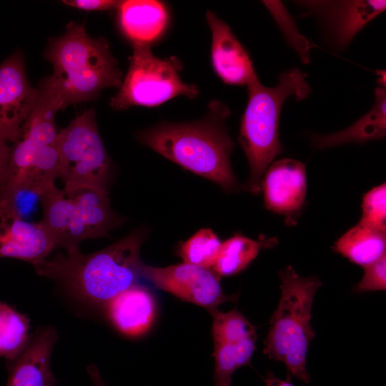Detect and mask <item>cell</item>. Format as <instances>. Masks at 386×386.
Instances as JSON below:
<instances>
[{
    "label": "cell",
    "mask_w": 386,
    "mask_h": 386,
    "mask_svg": "<svg viewBox=\"0 0 386 386\" xmlns=\"http://www.w3.org/2000/svg\"><path fill=\"white\" fill-rule=\"evenodd\" d=\"M228 107L212 101L204 117L182 123L161 122L137 133V139L165 158L206 178L224 192L241 187L232 168L234 144L225 124Z\"/></svg>",
    "instance_id": "cell-1"
},
{
    "label": "cell",
    "mask_w": 386,
    "mask_h": 386,
    "mask_svg": "<svg viewBox=\"0 0 386 386\" xmlns=\"http://www.w3.org/2000/svg\"><path fill=\"white\" fill-rule=\"evenodd\" d=\"M146 237L144 229H136L101 250L84 254L78 247H70L34 267L81 301L105 307L138 284L143 264L140 250Z\"/></svg>",
    "instance_id": "cell-2"
},
{
    "label": "cell",
    "mask_w": 386,
    "mask_h": 386,
    "mask_svg": "<svg viewBox=\"0 0 386 386\" xmlns=\"http://www.w3.org/2000/svg\"><path fill=\"white\" fill-rule=\"evenodd\" d=\"M44 57L53 66L49 76L64 109L122 84V73L108 42L89 36L82 24L70 21L63 34L50 39Z\"/></svg>",
    "instance_id": "cell-3"
},
{
    "label": "cell",
    "mask_w": 386,
    "mask_h": 386,
    "mask_svg": "<svg viewBox=\"0 0 386 386\" xmlns=\"http://www.w3.org/2000/svg\"><path fill=\"white\" fill-rule=\"evenodd\" d=\"M31 114L22 127L20 139L11 148L6 184L0 197L11 201L21 191L39 197L55 186L60 159L56 144L55 115L62 103L51 84L42 79Z\"/></svg>",
    "instance_id": "cell-4"
},
{
    "label": "cell",
    "mask_w": 386,
    "mask_h": 386,
    "mask_svg": "<svg viewBox=\"0 0 386 386\" xmlns=\"http://www.w3.org/2000/svg\"><path fill=\"white\" fill-rule=\"evenodd\" d=\"M307 74L298 68L282 72L275 86H264L259 79L247 86L248 102L239 134L250 173L244 185L253 194L261 192L262 177L274 159L282 152L279 124L284 103L290 96L307 98L311 88Z\"/></svg>",
    "instance_id": "cell-5"
},
{
    "label": "cell",
    "mask_w": 386,
    "mask_h": 386,
    "mask_svg": "<svg viewBox=\"0 0 386 386\" xmlns=\"http://www.w3.org/2000/svg\"><path fill=\"white\" fill-rule=\"evenodd\" d=\"M281 295L269 320L263 353L283 362L289 375L310 382L307 354L315 333L310 324L316 291L322 286L317 276L302 277L290 265L279 273Z\"/></svg>",
    "instance_id": "cell-6"
},
{
    "label": "cell",
    "mask_w": 386,
    "mask_h": 386,
    "mask_svg": "<svg viewBox=\"0 0 386 386\" xmlns=\"http://www.w3.org/2000/svg\"><path fill=\"white\" fill-rule=\"evenodd\" d=\"M43 217L39 222L56 249L78 247L87 239L106 237L124 218L111 207L108 194L89 189H59L56 185L40 197Z\"/></svg>",
    "instance_id": "cell-7"
},
{
    "label": "cell",
    "mask_w": 386,
    "mask_h": 386,
    "mask_svg": "<svg viewBox=\"0 0 386 386\" xmlns=\"http://www.w3.org/2000/svg\"><path fill=\"white\" fill-rule=\"evenodd\" d=\"M132 49L127 73L118 92L110 99L113 109L154 107L178 96H197L198 87L182 80V63L177 57H157L147 44L134 43Z\"/></svg>",
    "instance_id": "cell-8"
},
{
    "label": "cell",
    "mask_w": 386,
    "mask_h": 386,
    "mask_svg": "<svg viewBox=\"0 0 386 386\" xmlns=\"http://www.w3.org/2000/svg\"><path fill=\"white\" fill-rule=\"evenodd\" d=\"M59 177L68 190L89 189L108 194L112 162L99 135L94 108L58 132Z\"/></svg>",
    "instance_id": "cell-9"
},
{
    "label": "cell",
    "mask_w": 386,
    "mask_h": 386,
    "mask_svg": "<svg viewBox=\"0 0 386 386\" xmlns=\"http://www.w3.org/2000/svg\"><path fill=\"white\" fill-rule=\"evenodd\" d=\"M141 277L181 300L205 308L211 315L219 310L221 304L234 302L238 297L224 293L214 271L185 262L164 267L143 263Z\"/></svg>",
    "instance_id": "cell-10"
},
{
    "label": "cell",
    "mask_w": 386,
    "mask_h": 386,
    "mask_svg": "<svg viewBox=\"0 0 386 386\" xmlns=\"http://www.w3.org/2000/svg\"><path fill=\"white\" fill-rule=\"evenodd\" d=\"M297 4L304 14L317 17L326 40L337 49L346 48L386 8L385 0L298 1Z\"/></svg>",
    "instance_id": "cell-11"
},
{
    "label": "cell",
    "mask_w": 386,
    "mask_h": 386,
    "mask_svg": "<svg viewBox=\"0 0 386 386\" xmlns=\"http://www.w3.org/2000/svg\"><path fill=\"white\" fill-rule=\"evenodd\" d=\"M38 89L26 77L24 56L16 51L0 64V137L17 142L35 107Z\"/></svg>",
    "instance_id": "cell-12"
},
{
    "label": "cell",
    "mask_w": 386,
    "mask_h": 386,
    "mask_svg": "<svg viewBox=\"0 0 386 386\" xmlns=\"http://www.w3.org/2000/svg\"><path fill=\"white\" fill-rule=\"evenodd\" d=\"M266 208L284 217L287 225L297 224L307 193L304 163L286 158L268 167L261 182Z\"/></svg>",
    "instance_id": "cell-13"
},
{
    "label": "cell",
    "mask_w": 386,
    "mask_h": 386,
    "mask_svg": "<svg viewBox=\"0 0 386 386\" xmlns=\"http://www.w3.org/2000/svg\"><path fill=\"white\" fill-rule=\"evenodd\" d=\"M56 249L40 222L24 220L13 202L0 197V257L19 259L35 267Z\"/></svg>",
    "instance_id": "cell-14"
},
{
    "label": "cell",
    "mask_w": 386,
    "mask_h": 386,
    "mask_svg": "<svg viewBox=\"0 0 386 386\" xmlns=\"http://www.w3.org/2000/svg\"><path fill=\"white\" fill-rule=\"evenodd\" d=\"M212 33L211 63L225 84L247 86L259 79L252 61L230 27L212 11L206 13Z\"/></svg>",
    "instance_id": "cell-15"
},
{
    "label": "cell",
    "mask_w": 386,
    "mask_h": 386,
    "mask_svg": "<svg viewBox=\"0 0 386 386\" xmlns=\"http://www.w3.org/2000/svg\"><path fill=\"white\" fill-rule=\"evenodd\" d=\"M57 338L53 327L36 331L18 357L10 361L6 386H55L51 359Z\"/></svg>",
    "instance_id": "cell-16"
},
{
    "label": "cell",
    "mask_w": 386,
    "mask_h": 386,
    "mask_svg": "<svg viewBox=\"0 0 386 386\" xmlns=\"http://www.w3.org/2000/svg\"><path fill=\"white\" fill-rule=\"evenodd\" d=\"M104 307L112 325L129 337L139 336L149 330L156 310L152 294L139 284L119 294Z\"/></svg>",
    "instance_id": "cell-17"
},
{
    "label": "cell",
    "mask_w": 386,
    "mask_h": 386,
    "mask_svg": "<svg viewBox=\"0 0 386 386\" xmlns=\"http://www.w3.org/2000/svg\"><path fill=\"white\" fill-rule=\"evenodd\" d=\"M117 9L119 27L133 44H150L162 35L167 24V10L159 1H122Z\"/></svg>",
    "instance_id": "cell-18"
},
{
    "label": "cell",
    "mask_w": 386,
    "mask_h": 386,
    "mask_svg": "<svg viewBox=\"0 0 386 386\" xmlns=\"http://www.w3.org/2000/svg\"><path fill=\"white\" fill-rule=\"evenodd\" d=\"M375 95L372 109L348 127L332 134L311 136L312 147L324 149L349 143L363 144L383 139L386 135L385 86L377 87Z\"/></svg>",
    "instance_id": "cell-19"
},
{
    "label": "cell",
    "mask_w": 386,
    "mask_h": 386,
    "mask_svg": "<svg viewBox=\"0 0 386 386\" xmlns=\"http://www.w3.org/2000/svg\"><path fill=\"white\" fill-rule=\"evenodd\" d=\"M332 249L364 267L385 255L386 232L358 223L343 234Z\"/></svg>",
    "instance_id": "cell-20"
},
{
    "label": "cell",
    "mask_w": 386,
    "mask_h": 386,
    "mask_svg": "<svg viewBox=\"0 0 386 386\" xmlns=\"http://www.w3.org/2000/svg\"><path fill=\"white\" fill-rule=\"evenodd\" d=\"M278 244L276 237L260 235L254 239L235 234L222 242L213 271L218 276H232L243 271L257 257L259 252Z\"/></svg>",
    "instance_id": "cell-21"
},
{
    "label": "cell",
    "mask_w": 386,
    "mask_h": 386,
    "mask_svg": "<svg viewBox=\"0 0 386 386\" xmlns=\"http://www.w3.org/2000/svg\"><path fill=\"white\" fill-rule=\"evenodd\" d=\"M257 337L214 344V386H231L232 375L239 368L250 365Z\"/></svg>",
    "instance_id": "cell-22"
},
{
    "label": "cell",
    "mask_w": 386,
    "mask_h": 386,
    "mask_svg": "<svg viewBox=\"0 0 386 386\" xmlns=\"http://www.w3.org/2000/svg\"><path fill=\"white\" fill-rule=\"evenodd\" d=\"M29 321L24 315L0 302V357L14 360L28 344Z\"/></svg>",
    "instance_id": "cell-23"
},
{
    "label": "cell",
    "mask_w": 386,
    "mask_h": 386,
    "mask_svg": "<svg viewBox=\"0 0 386 386\" xmlns=\"http://www.w3.org/2000/svg\"><path fill=\"white\" fill-rule=\"evenodd\" d=\"M221 245L211 229L202 228L180 244L178 254L185 263L209 269L217 259Z\"/></svg>",
    "instance_id": "cell-24"
},
{
    "label": "cell",
    "mask_w": 386,
    "mask_h": 386,
    "mask_svg": "<svg viewBox=\"0 0 386 386\" xmlns=\"http://www.w3.org/2000/svg\"><path fill=\"white\" fill-rule=\"evenodd\" d=\"M212 316L214 344L257 337L256 327L237 309L227 312L218 310Z\"/></svg>",
    "instance_id": "cell-25"
},
{
    "label": "cell",
    "mask_w": 386,
    "mask_h": 386,
    "mask_svg": "<svg viewBox=\"0 0 386 386\" xmlns=\"http://www.w3.org/2000/svg\"><path fill=\"white\" fill-rule=\"evenodd\" d=\"M360 224L386 232V185L376 186L366 192L361 204Z\"/></svg>",
    "instance_id": "cell-26"
},
{
    "label": "cell",
    "mask_w": 386,
    "mask_h": 386,
    "mask_svg": "<svg viewBox=\"0 0 386 386\" xmlns=\"http://www.w3.org/2000/svg\"><path fill=\"white\" fill-rule=\"evenodd\" d=\"M364 275L355 284L354 291L362 293L371 291H385L386 289V256L364 267Z\"/></svg>",
    "instance_id": "cell-27"
},
{
    "label": "cell",
    "mask_w": 386,
    "mask_h": 386,
    "mask_svg": "<svg viewBox=\"0 0 386 386\" xmlns=\"http://www.w3.org/2000/svg\"><path fill=\"white\" fill-rule=\"evenodd\" d=\"M64 4L85 11H107L117 9L120 1L113 0H66Z\"/></svg>",
    "instance_id": "cell-28"
},
{
    "label": "cell",
    "mask_w": 386,
    "mask_h": 386,
    "mask_svg": "<svg viewBox=\"0 0 386 386\" xmlns=\"http://www.w3.org/2000/svg\"><path fill=\"white\" fill-rule=\"evenodd\" d=\"M11 151L7 141L0 137V193L6 184Z\"/></svg>",
    "instance_id": "cell-29"
},
{
    "label": "cell",
    "mask_w": 386,
    "mask_h": 386,
    "mask_svg": "<svg viewBox=\"0 0 386 386\" xmlns=\"http://www.w3.org/2000/svg\"><path fill=\"white\" fill-rule=\"evenodd\" d=\"M266 386H295L290 382V379L281 380L277 378L272 372L269 371L264 378Z\"/></svg>",
    "instance_id": "cell-30"
},
{
    "label": "cell",
    "mask_w": 386,
    "mask_h": 386,
    "mask_svg": "<svg viewBox=\"0 0 386 386\" xmlns=\"http://www.w3.org/2000/svg\"><path fill=\"white\" fill-rule=\"evenodd\" d=\"M87 372L94 386H107L98 367L91 365L87 367Z\"/></svg>",
    "instance_id": "cell-31"
}]
</instances>
